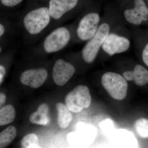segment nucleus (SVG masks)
<instances>
[{
    "label": "nucleus",
    "mask_w": 148,
    "mask_h": 148,
    "mask_svg": "<svg viewBox=\"0 0 148 148\" xmlns=\"http://www.w3.org/2000/svg\"><path fill=\"white\" fill-rule=\"evenodd\" d=\"M51 21L48 7H40L26 13L22 19V24L27 34L34 36L41 34Z\"/></svg>",
    "instance_id": "f257e3e1"
},
{
    "label": "nucleus",
    "mask_w": 148,
    "mask_h": 148,
    "mask_svg": "<svg viewBox=\"0 0 148 148\" xmlns=\"http://www.w3.org/2000/svg\"><path fill=\"white\" fill-rule=\"evenodd\" d=\"M101 83L105 90L114 100L121 101L126 97L128 88L127 80L119 74L113 72L103 74Z\"/></svg>",
    "instance_id": "f03ea898"
},
{
    "label": "nucleus",
    "mask_w": 148,
    "mask_h": 148,
    "mask_svg": "<svg viewBox=\"0 0 148 148\" xmlns=\"http://www.w3.org/2000/svg\"><path fill=\"white\" fill-rule=\"evenodd\" d=\"M110 27L107 23L100 25L93 37L88 41L82 50V56L85 62L90 64L97 57L101 47L109 34Z\"/></svg>",
    "instance_id": "7ed1b4c3"
},
{
    "label": "nucleus",
    "mask_w": 148,
    "mask_h": 148,
    "mask_svg": "<svg viewBox=\"0 0 148 148\" xmlns=\"http://www.w3.org/2000/svg\"><path fill=\"white\" fill-rule=\"evenodd\" d=\"M71 39V32L68 28L58 27L45 37L43 42L42 47L46 53H56L66 47Z\"/></svg>",
    "instance_id": "20e7f679"
},
{
    "label": "nucleus",
    "mask_w": 148,
    "mask_h": 148,
    "mask_svg": "<svg viewBox=\"0 0 148 148\" xmlns=\"http://www.w3.org/2000/svg\"><path fill=\"white\" fill-rule=\"evenodd\" d=\"M67 108L71 112L78 113L90 107L91 96L87 86L79 85L69 92L65 98Z\"/></svg>",
    "instance_id": "39448f33"
},
{
    "label": "nucleus",
    "mask_w": 148,
    "mask_h": 148,
    "mask_svg": "<svg viewBox=\"0 0 148 148\" xmlns=\"http://www.w3.org/2000/svg\"><path fill=\"white\" fill-rule=\"evenodd\" d=\"M100 17L99 14L90 12L84 15L79 23L77 29V36L80 40L88 41L98 31Z\"/></svg>",
    "instance_id": "423d86ee"
},
{
    "label": "nucleus",
    "mask_w": 148,
    "mask_h": 148,
    "mask_svg": "<svg viewBox=\"0 0 148 148\" xmlns=\"http://www.w3.org/2000/svg\"><path fill=\"white\" fill-rule=\"evenodd\" d=\"M75 68L69 62L59 59L53 66L52 77L56 84L63 86L71 78L75 73Z\"/></svg>",
    "instance_id": "0eeeda50"
},
{
    "label": "nucleus",
    "mask_w": 148,
    "mask_h": 148,
    "mask_svg": "<svg viewBox=\"0 0 148 148\" xmlns=\"http://www.w3.org/2000/svg\"><path fill=\"white\" fill-rule=\"evenodd\" d=\"M130 46L128 39L116 34L108 35L102 45L103 50L110 56L123 53L126 51Z\"/></svg>",
    "instance_id": "6e6552de"
},
{
    "label": "nucleus",
    "mask_w": 148,
    "mask_h": 148,
    "mask_svg": "<svg viewBox=\"0 0 148 148\" xmlns=\"http://www.w3.org/2000/svg\"><path fill=\"white\" fill-rule=\"evenodd\" d=\"M78 0H50L48 8L52 20L59 21L76 6Z\"/></svg>",
    "instance_id": "1a4fd4ad"
},
{
    "label": "nucleus",
    "mask_w": 148,
    "mask_h": 148,
    "mask_svg": "<svg viewBox=\"0 0 148 148\" xmlns=\"http://www.w3.org/2000/svg\"><path fill=\"white\" fill-rule=\"evenodd\" d=\"M47 77L48 72L45 69H31L21 73L20 80L23 84L29 86L32 88H37L44 83Z\"/></svg>",
    "instance_id": "9d476101"
},
{
    "label": "nucleus",
    "mask_w": 148,
    "mask_h": 148,
    "mask_svg": "<svg viewBox=\"0 0 148 148\" xmlns=\"http://www.w3.org/2000/svg\"><path fill=\"white\" fill-rule=\"evenodd\" d=\"M135 7L124 11L125 18L131 24L139 25L148 20V8L144 0H135Z\"/></svg>",
    "instance_id": "9b49d317"
},
{
    "label": "nucleus",
    "mask_w": 148,
    "mask_h": 148,
    "mask_svg": "<svg viewBox=\"0 0 148 148\" xmlns=\"http://www.w3.org/2000/svg\"><path fill=\"white\" fill-rule=\"evenodd\" d=\"M123 76L127 81H133L139 86H143L148 83V71L141 65H136L133 71L124 72Z\"/></svg>",
    "instance_id": "f8f14e48"
},
{
    "label": "nucleus",
    "mask_w": 148,
    "mask_h": 148,
    "mask_svg": "<svg viewBox=\"0 0 148 148\" xmlns=\"http://www.w3.org/2000/svg\"><path fill=\"white\" fill-rule=\"evenodd\" d=\"M58 112V123L61 128H66L69 127L73 119L71 111L63 103H58L56 105Z\"/></svg>",
    "instance_id": "ddd939ff"
},
{
    "label": "nucleus",
    "mask_w": 148,
    "mask_h": 148,
    "mask_svg": "<svg viewBox=\"0 0 148 148\" xmlns=\"http://www.w3.org/2000/svg\"><path fill=\"white\" fill-rule=\"evenodd\" d=\"M16 116V112L13 106L8 105L4 106L0 110V125H6L11 123Z\"/></svg>",
    "instance_id": "4468645a"
},
{
    "label": "nucleus",
    "mask_w": 148,
    "mask_h": 148,
    "mask_svg": "<svg viewBox=\"0 0 148 148\" xmlns=\"http://www.w3.org/2000/svg\"><path fill=\"white\" fill-rule=\"evenodd\" d=\"M16 129L14 126H9L4 130L0 134V147L5 148L9 145L16 137Z\"/></svg>",
    "instance_id": "2eb2a0df"
},
{
    "label": "nucleus",
    "mask_w": 148,
    "mask_h": 148,
    "mask_svg": "<svg viewBox=\"0 0 148 148\" xmlns=\"http://www.w3.org/2000/svg\"><path fill=\"white\" fill-rule=\"evenodd\" d=\"M21 147L23 148H40L37 135L34 133H31L24 136L21 140Z\"/></svg>",
    "instance_id": "dca6fc26"
},
{
    "label": "nucleus",
    "mask_w": 148,
    "mask_h": 148,
    "mask_svg": "<svg viewBox=\"0 0 148 148\" xmlns=\"http://www.w3.org/2000/svg\"><path fill=\"white\" fill-rule=\"evenodd\" d=\"M135 128L140 137L148 138V119L141 118L136 121Z\"/></svg>",
    "instance_id": "f3484780"
},
{
    "label": "nucleus",
    "mask_w": 148,
    "mask_h": 148,
    "mask_svg": "<svg viewBox=\"0 0 148 148\" xmlns=\"http://www.w3.org/2000/svg\"><path fill=\"white\" fill-rule=\"evenodd\" d=\"M29 120L32 123L40 125H47L49 124L50 122V120L48 115L40 113L37 111L31 114Z\"/></svg>",
    "instance_id": "a211bd4d"
},
{
    "label": "nucleus",
    "mask_w": 148,
    "mask_h": 148,
    "mask_svg": "<svg viewBox=\"0 0 148 148\" xmlns=\"http://www.w3.org/2000/svg\"><path fill=\"white\" fill-rule=\"evenodd\" d=\"M23 0H1L3 5L8 8H12L18 5Z\"/></svg>",
    "instance_id": "6ab92c4d"
},
{
    "label": "nucleus",
    "mask_w": 148,
    "mask_h": 148,
    "mask_svg": "<svg viewBox=\"0 0 148 148\" xmlns=\"http://www.w3.org/2000/svg\"><path fill=\"white\" fill-rule=\"evenodd\" d=\"M37 111L40 113L43 114L45 115H48L49 112V108L47 104L43 103L39 106Z\"/></svg>",
    "instance_id": "aec40b11"
},
{
    "label": "nucleus",
    "mask_w": 148,
    "mask_h": 148,
    "mask_svg": "<svg viewBox=\"0 0 148 148\" xmlns=\"http://www.w3.org/2000/svg\"><path fill=\"white\" fill-rule=\"evenodd\" d=\"M142 56L143 62L148 67V44L145 47L143 51Z\"/></svg>",
    "instance_id": "412c9836"
},
{
    "label": "nucleus",
    "mask_w": 148,
    "mask_h": 148,
    "mask_svg": "<svg viewBox=\"0 0 148 148\" xmlns=\"http://www.w3.org/2000/svg\"><path fill=\"white\" fill-rule=\"evenodd\" d=\"M6 73L5 67L3 65L0 66V84H1Z\"/></svg>",
    "instance_id": "4be33fe9"
},
{
    "label": "nucleus",
    "mask_w": 148,
    "mask_h": 148,
    "mask_svg": "<svg viewBox=\"0 0 148 148\" xmlns=\"http://www.w3.org/2000/svg\"><path fill=\"white\" fill-rule=\"evenodd\" d=\"M5 27L3 23L0 24V37L1 38L3 37L5 33Z\"/></svg>",
    "instance_id": "5701e85b"
},
{
    "label": "nucleus",
    "mask_w": 148,
    "mask_h": 148,
    "mask_svg": "<svg viewBox=\"0 0 148 148\" xmlns=\"http://www.w3.org/2000/svg\"><path fill=\"white\" fill-rule=\"evenodd\" d=\"M6 101V95L3 92H1L0 94V106H2L5 103Z\"/></svg>",
    "instance_id": "b1692460"
}]
</instances>
